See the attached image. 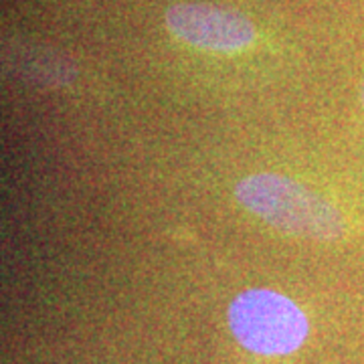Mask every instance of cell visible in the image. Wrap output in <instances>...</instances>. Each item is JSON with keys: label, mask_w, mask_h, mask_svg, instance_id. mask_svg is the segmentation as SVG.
Wrapping results in <instances>:
<instances>
[{"label": "cell", "mask_w": 364, "mask_h": 364, "mask_svg": "<svg viewBox=\"0 0 364 364\" xmlns=\"http://www.w3.org/2000/svg\"><path fill=\"white\" fill-rule=\"evenodd\" d=\"M166 25L174 37L215 53H235L255 41V26L231 9L200 2H182L166 11Z\"/></svg>", "instance_id": "cell-3"}, {"label": "cell", "mask_w": 364, "mask_h": 364, "mask_svg": "<svg viewBox=\"0 0 364 364\" xmlns=\"http://www.w3.org/2000/svg\"><path fill=\"white\" fill-rule=\"evenodd\" d=\"M235 338L247 350L279 356L298 350L308 336V320L298 306L272 289H249L229 310Z\"/></svg>", "instance_id": "cell-2"}, {"label": "cell", "mask_w": 364, "mask_h": 364, "mask_svg": "<svg viewBox=\"0 0 364 364\" xmlns=\"http://www.w3.org/2000/svg\"><path fill=\"white\" fill-rule=\"evenodd\" d=\"M360 93H363V104H364V83H363V91H360Z\"/></svg>", "instance_id": "cell-4"}, {"label": "cell", "mask_w": 364, "mask_h": 364, "mask_svg": "<svg viewBox=\"0 0 364 364\" xmlns=\"http://www.w3.org/2000/svg\"><path fill=\"white\" fill-rule=\"evenodd\" d=\"M237 200L279 231L330 241L344 231L340 213L320 195L277 174H255L235 188Z\"/></svg>", "instance_id": "cell-1"}]
</instances>
